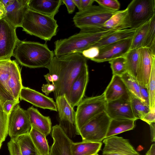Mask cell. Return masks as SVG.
<instances>
[{"label":"cell","mask_w":155,"mask_h":155,"mask_svg":"<svg viewBox=\"0 0 155 155\" xmlns=\"http://www.w3.org/2000/svg\"><path fill=\"white\" fill-rule=\"evenodd\" d=\"M87 65V59L80 53L53 57L45 68L49 73L58 77V81L54 83L56 89L53 93L55 99L64 95L69 91L74 81Z\"/></svg>","instance_id":"obj_1"},{"label":"cell","mask_w":155,"mask_h":155,"mask_svg":"<svg viewBox=\"0 0 155 155\" xmlns=\"http://www.w3.org/2000/svg\"><path fill=\"white\" fill-rule=\"evenodd\" d=\"M116 31L104 28L80 29L79 33L54 42V55L60 57L73 53L81 54L103 37Z\"/></svg>","instance_id":"obj_2"},{"label":"cell","mask_w":155,"mask_h":155,"mask_svg":"<svg viewBox=\"0 0 155 155\" xmlns=\"http://www.w3.org/2000/svg\"><path fill=\"white\" fill-rule=\"evenodd\" d=\"M46 43L20 41L14 50L13 56L22 66L30 68H45L54 56Z\"/></svg>","instance_id":"obj_3"},{"label":"cell","mask_w":155,"mask_h":155,"mask_svg":"<svg viewBox=\"0 0 155 155\" xmlns=\"http://www.w3.org/2000/svg\"><path fill=\"white\" fill-rule=\"evenodd\" d=\"M58 25L54 18L30 9L27 12L21 27L22 31L46 41L56 35Z\"/></svg>","instance_id":"obj_4"},{"label":"cell","mask_w":155,"mask_h":155,"mask_svg":"<svg viewBox=\"0 0 155 155\" xmlns=\"http://www.w3.org/2000/svg\"><path fill=\"white\" fill-rule=\"evenodd\" d=\"M21 71L16 60L0 61V87L8 95L15 100L19 99L23 87Z\"/></svg>","instance_id":"obj_5"},{"label":"cell","mask_w":155,"mask_h":155,"mask_svg":"<svg viewBox=\"0 0 155 155\" xmlns=\"http://www.w3.org/2000/svg\"><path fill=\"white\" fill-rule=\"evenodd\" d=\"M118 11L110 10L100 5H92L76 13L73 21L75 26L80 29L104 28L105 22Z\"/></svg>","instance_id":"obj_6"},{"label":"cell","mask_w":155,"mask_h":155,"mask_svg":"<svg viewBox=\"0 0 155 155\" xmlns=\"http://www.w3.org/2000/svg\"><path fill=\"white\" fill-rule=\"evenodd\" d=\"M107 101L103 93L100 95L83 99L78 105L75 112L76 134L80 128L98 114L105 111Z\"/></svg>","instance_id":"obj_7"},{"label":"cell","mask_w":155,"mask_h":155,"mask_svg":"<svg viewBox=\"0 0 155 155\" xmlns=\"http://www.w3.org/2000/svg\"><path fill=\"white\" fill-rule=\"evenodd\" d=\"M111 119L105 111L96 115L80 129L82 141L101 142L105 138Z\"/></svg>","instance_id":"obj_8"},{"label":"cell","mask_w":155,"mask_h":155,"mask_svg":"<svg viewBox=\"0 0 155 155\" xmlns=\"http://www.w3.org/2000/svg\"><path fill=\"white\" fill-rule=\"evenodd\" d=\"M127 8L131 28L136 29L155 16V0H133Z\"/></svg>","instance_id":"obj_9"},{"label":"cell","mask_w":155,"mask_h":155,"mask_svg":"<svg viewBox=\"0 0 155 155\" xmlns=\"http://www.w3.org/2000/svg\"><path fill=\"white\" fill-rule=\"evenodd\" d=\"M31 128L27 110L18 104L15 105L8 115V134L15 140L19 137L29 134Z\"/></svg>","instance_id":"obj_10"},{"label":"cell","mask_w":155,"mask_h":155,"mask_svg":"<svg viewBox=\"0 0 155 155\" xmlns=\"http://www.w3.org/2000/svg\"><path fill=\"white\" fill-rule=\"evenodd\" d=\"M16 28L5 20L0 18V61L11 59L15 48L20 41Z\"/></svg>","instance_id":"obj_11"},{"label":"cell","mask_w":155,"mask_h":155,"mask_svg":"<svg viewBox=\"0 0 155 155\" xmlns=\"http://www.w3.org/2000/svg\"><path fill=\"white\" fill-rule=\"evenodd\" d=\"M59 119V125L70 138L76 134L75 112L68 102L64 95L55 99Z\"/></svg>","instance_id":"obj_12"},{"label":"cell","mask_w":155,"mask_h":155,"mask_svg":"<svg viewBox=\"0 0 155 155\" xmlns=\"http://www.w3.org/2000/svg\"><path fill=\"white\" fill-rule=\"evenodd\" d=\"M6 13L2 18L16 28L21 27L25 15L29 9L30 0H1Z\"/></svg>","instance_id":"obj_13"},{"label":"cell","mask_w":155,"mask_h":155,"mask_svg":"<svg viewBox=\"0 0 155 155\" xmlns=\"http://www.w3.org/2000/svg\"><path fill=\"white\" fill-rule=\"evenodd\" d=\"M132 38L123 39L99 48V55L91 60L101 63L124 57L130 49Z\"/></svg>","instance_id":"obj_14"},{"label":"cell","mask_w":155,"mask_h":155,"mask_svg":"<svg viewBox=\"0 0 155 155\" xmlns=\"http://www.w3.org/2000/svg\"><path fill=\"white\" fill-rule=\"evenodd\" d=\"M102 155H140L123 137L114 136L104 139Z\"/></svg>","instance_id":"obj_15"},{"label":"cell","mask_w":155,"mask_h":155,"mask_svg":"<svg viewBox=\"0 0 155 155\" xmlns=\"http://www.w3.org/2000/svg\"><path fill=\"white\" fill-rule=\"evenodd\" d=\"M105 112L111 119L125 118L137 120L132 112L130 94L107 102Z\"/></svg>","instance_id":"obj_16"},{"label":"cell","mask_w":155,"mask_h":155,"mask_svg":"<svg viewBox=\"0 0 155 155\" xmlns=\"http://www.w3.org/2000/svg\"><path fill=\"white\" fill-rule=\"evenodd\" d=\"M89 79L87 65L75 79L69 91L64 95L68 102L74 108L82 100Z\"/></svg>","instance_id":"obj_17"},{"label":"cell","mask_w":155,"mask_h":155,"mask_svg":"<svg viewBox=\"0 0 155 155\" xmlns=\"http://www.w3.org/2000/svg\"><path fill=\"white\" fill-rule=\"evenodd\" d=\"M155 62V55L146 48L140 49L136 79L140 85L147 88L152 67Z\"/></svg>","instance_id":"obj_18"},{"label":"cell","mask_w":155,"mask_h":155,"mask_svg":"<svg viewBox=\"0 0 155 155\" xmlns=\"http://www.w3.org/2000/svg\"><path fill=\"white\" fill-rule=\"evenodd\" d=\"M19 98L36 107L57 111L56 104L53 99L29 87H22Z\"/></svg>","instance_id":"obj_19"},{"label":"cell","mask_w":155,"mask_h":155,"mask_svg":"<svg viewBox=\"0 0 155 155\" xmlns=\"http://www.w3.org/2000/svg\"><path fill=\"white\" fill-rule=\"evenodd\" d=\"M53 143L49 155H72L71 146L73 141L58 124L52 128Z\"/></svg>","instance_id":"obj_20"},{"label":"cell","mask_w":155,"mask_h":155,"mask_svg":"<svg viewBox=\"0 0 155 155\" xmlns=\"http://www.w3.org/2000/svg\"><path fill=\"white\" fill-rule=\"evenodd\" d=\"M27 110L31 127L46 137L52 130V123L50 117L43 115L33 106L29 107Z\"/></svg>","instance_id":"obj_21"},{"label":"cell","mask_w":155,"mask_h":155,"mask_svg":"<svg viewBox=\"0 0 155 155\" xmlns=\"http://www.w3.org/2000/svg\"><path fill=\"white\" fill-rule=\"evenodd\" d=\"M63 3L62 0H30L29 9L54 18Z\"/></svg>","instance_id":"obj_22"},{"label":"cell","mask_w":155,"mask_h":155,"mask_svg":"<svg viewBox=\"0 0 155 155\" xmlns=\"http://www.w3.org/2000/svg\"><path fill=\"white\" fill-rule=\"evenodd\" d=\"M103 93L107 102L117 99L123 95L129 94L121 77L114 75Z\"/></svg>","instance_id":"obj_23"},{"label":"cell","mask_w":155,"mask_h":155,"mask_svg":"<svg viewBox=\"0 0 155 155\" xmlns=\"http://www.w3.org/2000/svg\"><path fill=\"white\" fill-rule=\"evenodd\" d=\"M104 28L115 31L131 28L127 8L119 10L111 16L103 25Z\"/></svg>","instance_id":"obj_24"},{"label":"cell","mask_w":155,"mask_h":155,"mask_svg":"<svg viewBox=\"0 0 155 155\" xmlns=\"http://www.w3.org/2000/svg\"><path fill=\"white\" fill-rule=\"evenodd\" d=\"M136 30L130 28L116 31L103 37L92 47L100 48L123 39L132 38Z\"/></svg>","instance_id":"obj_25"},{"label":"cell","mask_w":155,"mask_h":155,"mask_svg":"<svg viewBox=\"0 0 155 155\" xmlns=\"http://www.w3.org/2000/svg\"><path fill=\"white\" fill-rule=\"evenodd\" d=\"M136 120L125 118L111 119L105 138L133 129Z\"/></svg>","instance_id":"obj_26"},{"label":"cell","mask_w":155,"mask_h":155,"mask_svg":"<svg viewBox=\"0 0 155 155\" xmlns=\"http://www.w3.org/2000/svg\"><path fill=\"white\" fill-rule=\"evenodd\" d=\"M102 145L101 142L82 141L74 143L71 146L72 155H92L97 153Z\"/></svg>","instance_id":"obj_27"},{"label":"cell","mask_w":155,"mask_h":155,"mask_svg":"<svg viewBox=\"0 0 155 155\" xmlns=\"http://www.w3.org/2000/svg\"><path fill=\"white\" fill-rule=\"evenodd\" d=\"M29 134L38 155H49L50 150L46 137L32 127Z\"/></svg>","instance_id":"obj_28"},{"label":"cell","mask_w":155,"mask_h":155,"mask_svg":"<svg viewBox=\"0 0 155 155\" xmlns=\"http://www.w3.org/2000/svg\"><path fill=\"white\" fill-rule=\"evenodd\" d=\"M140 49H130L124 56L127 71L136 79Z\"/></svg>","instance_id":"obj_29"},{"label":"cell","mask_w":155,"mask_h":155,"mask_svg":"<svg viewBox=\"0 0 155 155\" xmlns=\"http://www.w3.org/2000/svg\"><path fill=\"white\" fill-rule=\"evenodd\" d=\"M150 20L136 29L132 38L130 49H140L144 47Z\"/></svg>","instance_id":"obj_30"},{"label":"cell","mask_w":155,"mask_h":155,"mask_svg":"<svg viewBox=\"0 0 155 155\" xmlns=\"http://www.w3.org/2000/svg\"><path fill=\"white\" fill-rule=\"evenodd\" d=\"M14 140L18 144L22 155H38L29 134L21 135Z\"/></svg>","instance_id":"obj_31"},{"label":"cell","mask_w":155,"mask_h":155,"mask_svg":"<svg viewBox=\"0 0 155 155\" xmlns=\"http://www.w3.org/2000/svg\"><path fill=\"white\" fill-rule=\"evenodd\" d=\"M132 112L135 118L141 119L150 110L149 106L142 102L140 99L130 94Z\"/></svg>","instance_id":"obj_32"},{"label":"cell","mask_w":155,"mask_h":155,"mask_svg":"<svg viewBox=\"0 0 155 155\" xmlns=\"http://www.w3.org/2000/svg\"><path fill=\"white\" fill-rule=\"evenodd\" d=\"M120 77L129 93L139 98L142 102L140 94V85L136 79L127 71Z\"/></svg>","instance_id":"obj_33"},{"label":"cell","mask_w":155,"mask_h":155,"mask_svg":"<svg viewBox=\"0 0 155 155\" xmlns=\"http://www.w3.org/2000/svg\"><path fill=\"white\" fill-rule=\"evenodd\" d=\"M155 16L150 19L143 48H148L155 55Z\"/></svg>","instance_id":"obj_34"},{"label":"cell","mask_w":155,"mask_h":155,"mask_svg":"<svg viewBox=\"0 0 155 155\" xmlns=\"http://www.w3.org/2000/svg\"><path fill=\"white\" fill-rule=\"evenodd\" d=\"M109 63L114 75L121 77L127 71L124 57L113 59L109 61Z\"/></svg>","instance_id":"obj_35"},{"label":"cell","mask_w":155,"mask_h":155,"mask_svg":"<svg viewBox=\"0 0 155 155\" xmlns=\"http://www.w3.org/2000/svg\"><path fill=\"white\" fill-rule=\"evenodd\" d=\"M147 88L149 96L150 109H155V62L152 65Z\"/></svg>","instance_id":"obj_36"},{"label":"cell","mask_w":155,"mask_h":155,"mask_svg":"<svg viewBox=\"0 0 155 155\" xmlns=\"http://www.w3.org/2000/svg\"><path fill=\"white\" fill-rule=\"evenodd\" d=\"M8 115L4 111L3 107L0 106V140L2 142L8 134Z\"/></svg>","instance_id":"obj_37"},{"label":"cell","mask_w":155,"mask_h":155,"mask_svg":"<svg viewBox=\"0 0 155 155\" xmlns=\"http://www.w3.org/2000/svg\"><path fill=\"white\" fill-rule=\"evenodd\" d=\"M99 5L108 9L117 11L119 10L120 4L117 0H95Z\"/></svg>","instance_id":"obj_38"},{"label":"cell","mask_w":155,"mask_h":155,"mask_svg":"<svg viewBox=\"0 0 155 155\" xmlns=\"http://www.w3.org/2000/svg\"><path fill=\"white\" fill-rule=\"evenodd\" d=\"M99 53V48L96 47H92L83 51L81 53L87 59H93L97 57Z\"/></svg>","instance_id":"obj_39"},{"label":"cell","mask_w":155,"mask_h":155,"mask_svg":"<svg viewBox=\"0 0 155 155\" xmlns=\"http://www.w3.org/2000/svg\"><path fill=\"white\" fill-rule=\"evenodd\" d=\"M7 146L10 155H22L19 147L15 140L11 139Z\"/></svg>","instance_id":"obj_40"},{"label":"cell","mask_w":155,"mask_h":155,"mask_svg":"<svg viewBox=\"0 0 155 155\" xmlns=\"http://www.w3.org/2000/svg\"><path fill=\"white\" fill-rule=\"evenodd\" d=\"M19 99L6 101L4 103L3 105L4 111L9 114L13 107L16 104H19Z\"/></svg>","instance_id":"obj_41"},{"label":"cell","mask_w":155,"mask_h":155,"mask_svg":"<svg viewBox=\"0 0 155 155\" xmlns=\"http://www.w3.org/2000/svg\"><path fill=\"white\" fill-rule=\"evenodd\" d=\"M141 120L147 123L149 125L155 122V109L150 110L146 114Z\"/></svg>","instance_id":"obj_42"},{"label":"cell","mask_w":155,"mask_h":155,"mask_svg":"<svg viewBox=\"0 0 155 155\" xmlns=\"http://www.w3.org/2000/svg\"><path fill=\"white\" fill-rule=\"evenodd\" d=\"M56 87L54 84L48 83L44 84L41 87V90L47 96L49 95L51 92H54L55 90Z\"/></svg>","instance_id":"obj_43"},{"label":"cell","mask_w":155,"mask_h":155,"mask_svg":"<svg viewBox=\"0 0 155 155\" xmlns=\"http://www.w3.org/2000/svg\"><path fill=\"white\" fill-rule=\"evenodd\" d=\"M140 92L142 102L149 106V96L147 88H144L140 86Z\"/></svg>","instance_id":"obj_44"},{"label":"cell","mask_w":155,"mask_h":155,"mask_svg":"<svg viewBox=\"0 0 155 155\" xmlns=\"http://www.w3.org/2000/svg\"><path fill=\"white\" fill-rule=\"evenodd\" d=\"M62 2L66 6L69 14L72 13L74 11L75 5L73 0H62Z\"/></svg>","instance_id":"obj_45"},{"label":"cell","mask_w":155,"mask_h":155,"mask_svg":"<svg viewBox=\"0 0 155 155\" xmlns=\"http://www.w3.org/2000/svg\"><path fill=\"white\" fill-rule=\"evenodd\" d=\"M14 100L8 95L0 87V106L3 107L4 103L7 100Z\"/></svg>","instance_id":"obj_46"},{"label":"cell","mask_w":155,"mask_h":155,"mask_svg":"<svg viewBox=\"0 0 155 155\" xmlns=\"http://www.w3.org/2000/svg\"><path fill=\"white\" fill-rule=\"evenodd\" d=\"M94 0H81L82 10L85 9L92 5Z\"/></svg>","instance_id":"obj_47"},{"label":"cell","mask_w":155,"mask_h":155,"mask_svg":"<svg viewBox=\"0 0 155 155\" xmlns=\"http://www.w3.org/2000/svg\"><path fill=\"white\" fill-rule=\"evenodd\" d=\"M150 128V134L151 141H155V122L149 124Z\"/></svg>","instance_id":"obj_48"},{"label":"cell","mask_w":155,"mask_h":155,"mask_svg":"<svg viewBox=\"0 0 155 155\" xmlns=\"http://www.w3.org/2000/svg\"><path fill=\"white\" fill-rule=\"evenodd\" d=\"M6 13L4 5L0 0V17L2 18Z\"/></svg>","instance_id":"obj_49"},{"label":"cell","mask_w":155,"mask_h":155,"mask_svg":"<svg viewBox=\"0 0 155 155\" xmlns=\"http://www.w3.org/2000/svg\"><path fill=\"white\" fill-rule=\"evenodd\" d=\"M145 155H155V144L153 143L146 153Z\"/></svg>","instance_id":"obj_50"},{"label":"cell","mask_w":155,"mask_h":155,"mask_svg":"<svg viewBox=\"0 0 155 155\" xmlns=\"http://www.w3.org/2000/svg\"><path fill=\"white\" fill-rule=\"evenodd\" d=\"M44 77L48 83L51 82L52 83L54 84L52 76L49 73L44 75Z\"/></svg>","instance_id":"obj_51"},{"label":"cell","mask_w":155,"mask_h":155,"mask_svg":"<svg viewBox=\"0 0 155 155\" xmlns=\"http://www.w3.org/2000/svg\"><path fill=\"white\" fill-rule=\"evenodd\" d=\"M75 5L78 8L79 11H80L82 10L81 7V0H73Z\"/></svg>","instance_id":"obj_52"},{"label":"cell","mask_w":155,"mask_h":155,"mask_svg":"<svg viewBox=\"0 0 155 155\" xmlns=\"http://www.w3.org/2000/svg\"><path fill=\"white\" fill-rule=\"evenodd\" d=\"M3 142L1 141V140H0V149L1 147L2 144V143Z\"/></svg>","instance_id":"obj_53"},{"label":"cell","mask_w":155,"mask_h":155,"mask_svg":"<svg viewBox=\"0 0 155 155\" xmlns=\"http://www.w3.org/2000/svg\"><path fill=\"white\" fill-rule=\"evenodd\" d=\"M98 155V154L97 153V154H94V155Z\"/></svg>","instance_id":"obj_54"},{"label":"cell","mask_w":155,"mask_h":155,"mask_svg":"<svg viewBox=\"0 0 155 155\" xmlns=\"http://www.w3.org/2000/svg\"></svg>","instance_id":"obj_55"}]
</instances>
